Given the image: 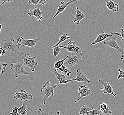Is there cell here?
Masks as SVG:
<instances>
[{"mask_svg":"<svg viewBox=\"0 0 124 115\" xmlns=\"http://www.w3.org/2000/svg\"><path fill=\"white\" fill-rule=\"evenodd\" d=\"M1 38V43L0 47L3 48L6 50V52L8 53L12 51L16 53L19 56L22 57L24 55V53L23 52L22 48H20V46L16 45L14 43L15 40L13 38L11 39L5 40L0 35Z\"/></svg>","mask_w":124,"mask_h":115,"instance_id":"obj_1","label":"cell"},{"mask_svg":"<svg viewBox=\"0 0 124 115\" xmlns=\"http://www.w3.org/2000/svg\"><path fill=\"white\" fill-rule=\"evenodd\" d=\"M57 86V84H51L50 81H47L42 85L41 89V94L43 98V105L46 104V100L51 96L54 95V90Z\"/></svg>","mask_w":124,"mask_h":115,"instance_id":"obj_2","label":"cell"},{"mask_svg":"<svg viewBox=\"0 0 124 115\" xmlns=\"http://www.w3.org/2000/svg\"><path fill=\"white\" fill-rule=\"evenodd\" d=\"M23 62V64L27 67L30 68L32 72L35 71V69L37 67L38 63L36 62L35 59L37 57V56L31 57L29 53L26 51L24 55V57L22 56Z\"/></svg>","mask_w":124,"mask_h":115,"instance_id":"obj_3","label":"cell"},{"mask_svg":"<svg viewBox=\"0 0 124 115\" xmlns=\"http://www.w3.org/2000/svg\"><path fill=\"white\" fill-rule=\"evenodd\" d=\"M10 67L12 71L14 73L16 78H17L19 75L29 74V73L25 70L23 63L13 62L11 63Z\"/></svg>","mask_w":124,"mask_h":115,"instance_id":"obj_4","label":"cell"},{"mask_svg":"<svg viewBox=\"0 0 124 115\" xmlns=\"http://www.w3.org/2000/svg\"><path fill=\"white\" fill-rule=\"evenodd\" d=\"M42 37H38L32 39L26 40L24 38L19 36L17 39V44L19 46H23V47L26 46L34 49L35 47L39 42Z\"/></svg>","mask_w":124,"mask_h":115,"instance_id":"obj_5","label":"cell"},{"mask_svg":"<svg viewBox=\"0 0 124 115\" xmlns=\"http://www.w3.org/2000/svg\"><path fill=\"white\" fill-rule=\"evenodd\" d=\"M83 52H80L77 55H73L70 54V55H67V59L65 61V66L67 67H72L73 66L77 64L79 62L82 61V58H84L83 56Z\"/></svg>","mask_w":124,"mask_h":115,"instance_id":"obj_6","label":"cell"},{"mask_svg":"<svg viewBox=\"0 0 124 115\" xmlns=\"http://www.w3.org/2000/svg\"><path fill=\"white\" fill-rule=\"evenodd\" d=\"M120 34L117 33H105L102 31V33H100L99 35L97 36V37L95 39L94 42L91 43V45H94L97 43H101L102 41L105 40L107 38L109 37L117 36L120 37Z\"/></svg>","mask_w":124,"mask_h":115,"instance_id":"obj_7","label":"cell"},{"mask_svg":"<svg viewBox=\"0 0 124 115\" xmlns=\"http://www.w3.org/2000/svg\"><path fill=\"white\" fill-rule=\"evenodd\" d=\"M13 98L15 99H19L21 101L32 100L33 97L31 94L25 90L18 91L15 93L13 96Z\"/></svg>","mask_w":124,"mask_h":115,"instance_id":"obj_8","label":"cell"},{"mask_svg":"<svg viewBox=\"0 0 124 115\" xmlns=\"http://www.w3.org/2000/svg\"><path fill=\"white\" fill-rule=\"evenodd\" d=\"M69 82L76 81L79 82L83 83H87L89 84L91 82V81L88 78H87V76L84 73L82 72L80 69H78L77 70V77L74 79L68 80Z\"/></svg>","mask_w":124,"mask_h":115,"instance_id":"obj_9","label":"cell"},{"mask_svg":"<svg viewBox=\"0 0 124 115\" xmlns=\"http://www.w3.org/2000/svg\"><path fill=\"white\" fill-rule=\"evenodd\" d=\"M103 43L105 45L107 46H108L110 48H114L115 50H116L117 52L121 53L122 54L124 53V51L122 48H120L118 45L116 41V37L113 36H111L110 39L109 40H104L103 42Z\"/></svg>","mask_w":124,"mask_h":115,"instance_id":"obj_10","label":"cell"},{"mask_svg":"<svg viewBox=\"0 0 124 115\" xmlns=\"http://www.w3.org/2000/svg\"><path fill=\"white\" fill-rule=\"evenodd\" d=\"M98 81L99 83L102 84L104 86L103 88H101L100 90L103 91V92L104 94L108 93L113 95L115 98H117V95L115 93H114V91H113L114 88L109 84V82H105L103 80L101 79H99Z\"/></svg>","mask_w":124,"mask_h":115,"instance_id":"obj_11","label":"cell"},{"mask_svg":"<svg viewBox=\"0 0 124 115\" xmlns=\"http://www.w3.org/2000/svg\"><path fill=\"white\" fill-rule=\"evenodd\" d=\"M61 48H63L67 50L69 52L71 53H78L79 51L80 50V48L76 44V43L73 41H70L67 46L65 47L63 46L62 45H58Z\"/></svg>","mask_w":124,"mask_h":115,"instance_id":"obj_12","label":"cell"},{"mask_svg":"<svg viewBox=\"0 0 124 115\" xmlns=\"http://www.w3.org/2000/svg\"><path fill=\"white\" fill-rule=\"evenodd\" d=\"M77 0H69V1L66 3L65 2L63 1H62L60 3L58 7L57 8L56 12L55 13L54 15L53 16V19H54L57 15L62 13V12H63L65 11V9L70 5L72 3L77 1Z\"/></svg>","mask_w":124,"mask_h":115,"instance_id":"obj_13","label":"cell"},{"mask_svg":"<svg viewBox=\"0 0 124 115\" xmlns=\"http://www.w3.org/2000/svg\"><path fill=\"white\" fill-rule=\"evenodd\" d=\"M78 93L80 94V97L77 98L76 100H75V103L77 102V101H78L83 98L89 96L91 93V91L87 86L81 85L80 86L79 88Z\"/></svg>","mask_w":124,"mask_h":115,"instance_id":"obj_14","label":"cell"},{"mask_svg":"<svg viewBox=\"0 0 124 115\" xmlns=\"http://www.w3.org/2000/svg\"><path fill=\"white\" fill-rule=\"evenodd\" d=\"M44 13L45 12L42 11L39 8L35 7L32 10L31 9L29 10V12L27 13V14L30 16H34L36 18L37 21H40L43 18L42 14L43 13Z\"/></svg>","mask_w":124,"mask_h":115,"instance_id":"obj_15","label":"cell"},{"mask_svg":"<svg viewBox=\"0 0 124 115\" xmlns=\"http://www.w3.org/2000/svg\"><path fill=\"white\" fill-rule=\"evenodd\" d=\"M99 110L103 115H111L112 113L110 106L105 103H99Z\"/></svg>","mask_w":124,"mask_h":115,"instance_id":"obj_16","label":"cell"},{"mask_svg":"<svg viewBox=\"0 0 124 115\" xmlns=\"http://www.w3.org/2000/svg\"><path fill=\"white\" fill-rule=\"evenodd\" d=\"M77 12L73 20V22L77 25H79L80 24V21L85 17V15L84 13L80 11L79 8L77 7L76 8Z\"/></svg>","mask_w":124,"mask_h":115,"instance_id":"obj_17","label":"cell"},{"mask_svg":"<svg viewBox=\"0 0 124 115\" xmlns=\"http://www.w3.org/2000/svg\"><path fill=\"white\" fill-rule=\"evenodd\" d=\"M53 72L54 73L57 82L59 83L60 84H65L69 82L66 76L63 74H59L58 72V70L54 69Z\"/></svg>","mask_w":124,"mask_h":115,"instance_id":"obj_18","label":"cell"},{"mask_svg":"<svg viewBox=\"0 0 124 115\" xmlns=\"http://www.w3.org/2000/svg\"><path fill=\"white\" fill-rule=\"evenodd\" d=\"M106 6L108 9L111 11L113 13L118 11L119 6L112 0H109L106 3Z\"/></svg>","mask_w":124,"mask_h":115,"instance_id":"obj_19","label":"cell"},{"mask_svg":"<svg viewBox=\"0 0 124 115\" xmlns=\"http://www.w3.org/2000/svg\"><path fill=\"white\" fill-rule=\"evenodd\" d=\"M28 102L27 100L23 101L22 105L20 108H18V111L20 115H27V105Z\"/></svg>","mask_w":124,"mask_h":115,"instance_id":"obj_20","label":"cell"},{"mask_svg":"<svg viewBox=\"0 0 124 115\" xmlns=\"http://www.w3.org/2000/svg\"><path fill=\"white\" fill-rule=\"evenodd\" d=\"M94 108V106L90 107L88 105H81V107L79 110V115H85L87 112L89 111L90 110H92Z\"/></svg>","mask_w":124,"mask_h":115,"instance_id":"obj_21","label":"cell"},{"mask_svg":"<svg viewBox=\"0 0 124 115\" xmlns=\"http://www.w3.org/2000/svg\"><path fill=\"white\" fill-rule=\"evenodd\" d=\"M29 4H32L34 5L41 4L44 5L47 3L46 0H26Z\"/></svg>","mask_w":124,"mask_h":115,"instance_id":"obj_22","label":"cell"},{"mask_svg":"<svg viewBox=\"0 0 124 115\" xmlns=\"http://www.w3.org/2000/svg\"><path fill=\"white\" fill-rule=\"evenodd\" d=\"M58 70L64 73L68 77L70 76V74H72V72L70 70L69 68L67 67V66H66L65 65H62L61 67L59 68Z\"/></svg>","mask_w":124,"mask_h":115,"instance_id":"obj_23","label":"cell"},{"mask_svg":"<svg viewBox=\"0 0 124 115\" xmlns=\"http://www.w3.org/2000/svg\"><path fill=\"white\" fill-rule=\"evenodd\" d=\"M70 37L68 36L67 34H63V35L59 38V41H58V43H56V44H55L52 47V48H54L55 47L58 46V45H59L60 43H62V42L65 41V40L70 39Z\"/></svg>","mask_w":124,"mask_h":115,"instance_id":"obj_24","label":"cell"},{"mask_svg":"<svg viewBox=\"0 0 124 115\" xmlns=\"http://www.w3.org/2000/svg\"><path fill=\"white\" fill-rule=\"evenodd\" d=\"M67 56H66V57L64 58L63 59H61V60H58L56 62H55L54 64V69L58 70L59 68L61 67L62 65H63V64H64L65 61L67 59Z\"/></svg>","mask_w":124,"mask_h":115,"instance_id":"obj_25","label":"cell"},{"mask_svg":"<svg viewBox=\"0 0 124 115\" xmlns=\"http://www.w3.org/2000/svg\"><path fill=\"white\" fill-rule=\"evenodd\" d=\"M101 113V111L99 110V107L94 109L90 110L89 111L87 112L86 114L87 115H97L99 114V113Z\"/></svg>","mask_w":124,"mask_h":115,"instance_id":"obj_26","label":"cell"},{"mask_svg":"<svg viewBox=\"0 0 124 115\" xmlns=\"http://www.w3.org/2000/svg\"><path fill=\"white\" fill-rule=\"evenodd\" d=\"M7 66V64L2 63L0 61V75L2 74L5 72V69Z\"/></svg>","mask_w":124,"mask_h":115,"instance_id":"obj_27","label":"cell"},{"mask_svg":"<svg viewBox=\"0 0 124 115\" xmlns=\"http://www.w3.org/2000/svg\"><path fill=\"white\" fill-rule=\"evenodd\" d=\"M53 51V55L55 57L57 56L59 54L60 51H61V48L59 46L55 47L54 48H52Z\"/></svg>","mask_w":124,"mask_h":115,"instance_id":"obj_28","label":"cell"},{"mask_svg":"<svg viewBox=\"0 0 124 115\" xmlns=\"http://www.w3.org/2000/svg\"><path fill=\"white\" fill-rule=\"evenodd\" d=\"M53 112L50 113V112H46L44 113L43 111L41 108H39L37 110V114L36 115H52Z\"/></svg>","mask_w":124,"mask_h":115,"instance_id":"obj_29","label":"cell"},{"mask_svg":"<svg viewBox=\"0 0 124 115\" xmlns=\"http://www.w3.org/2000/svg\"><path fill=\"white\" fill-rule=\"evenodd\" d=\"M12 112L9 113L11 115H20L18 111V108L16 106H14L12 108Z\"/></svg>","mask_w":124,"mask_h":115,"instance_id":"obj_30","label":"cell"},{"mask_svg":"<svg viewBox=\"0 0 124 115\" xmlns=\"http://www.w3.org/2000/svg\"><path fill=\"white\" fill-rule=\"evenodd\" d=\"M119 73V75L117 76V78L118 79H120L121 78H124V71L122 70L121 69H118L117 70Z\"/></svg>","mask_w":124,"mask_h":115,"instance_id":"obj_31","label":"cell"},{"mask_svg":"<svg viewBox=\"0 0 124 115\" xmlns=\"http://www.w3.org/2000/svg\"><path fill=\"white\" fill-rule=\"evenodd\" d=\"M120 31H121V34H120V37H121V41L123 42H124V30L122 28H120Z\"/></svg>","mask_w":124,"mask_h":115,"instance_id":"obj_32","label":"cell"},{"mask_svg":"<svg viewBox=\"0 0 124 115\" xmlns=\"http://www.w3.org/2000/svg\"><path fill=\"white\" fill-rule=\"evenodd\" d=\"M5 53H6V50L0 47V56L4 55Z\"/></svg>","mask_w":124,"mask_h":115,"instance_id":"obj_33","label":"cell"},{"mask_svg":"<svg viewBox=\"0 0 124 115\" xmlns=\"http://www.w3.org/2000/svg\"><path fill=\"white\" fill-rule=\"evenodd\" d=\"M15 1V0H1V2H2L1 5H4L5 3L7 2L9 3L12 1Z\"/></svg>","mask_w":124,"mask_h":115,"instance_id":"obj_34","label":"cell"},{"mask_svg":"<svg viewBox=\"0 0 124 115\" xmlns=\"http://www.w3.org/2000/svg\"><path fill=\"white\" fill-rule=\"evenodd\" d=\"M120 58L122 59V60H123V59H124V54H122V55H120Z\"/></svg>","mask_w":124,"mask_h":115,"instance_id":"obj_35","label":"cell"},{"mask_svg":"<svg viewBox=\"0 0 124 115\" xmlns=\"http://www.w3.org/2000/svg\"><path fill=\"white\" fill-rule=\"evenodd\" d=\"M3 26L1 24H0V33H1V29H2Z\"/></svg>","mask_w":124,"mask_h":115,"instance_id":"obj_36","label":"cell"},{"mask_svg":"<svg viewBox=\"0 0 124 115\" xmlns=\"http://www.w3.org/2000/svg\"><path fill=\"white\" fill-rule=\"evenodd\" d=\"M60 115V112L59 111H58V112H57V113H55L54 115Z\"/></svg>","mask_w":124,"mask_h":115,"instance_id":"obj_37","label":"cell"},{"mask_svg":"<svg viewBox=\"0 0 124 115\" xmlns=\"http://www.w3.org/2000/svg\"><path fill=\"white\" fill-rule=\"evenodd\" d=\"M1 4H2V2H1V1L0 0V6H1Z\"/></svg>","mask_w":124,"mask_h":115,"instance_id":"obj_38","label":"cell"},{"mask_svg":"<svg viewBox=\"0 0 124 115\" xmlns=\"http://www.w3.org/2000/svg\"><path fill=\"white\" fill-rule=\"evenodd\" d=\"M8 112V111H6V113H5V114H4V115H7V114Z\"/></svg>","mask_w":124,"mask_h":115,"instance_id":"obj_39","label":"cell"},{"mask_svg":"<svg viewBox=\"0 0 124 115\" xmlns=\"http://www.w3.org/2000/svg\"><path fill=\"white\" fill-rule=\"evenodd\" d=\"M97 115H103L102 114V113H99V114H98Z\"/></svg>","mask_w":124,"mask_h":115,"instance_id":"obj_40","label":"cell"}]
</instances>
